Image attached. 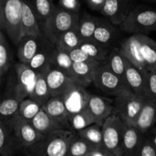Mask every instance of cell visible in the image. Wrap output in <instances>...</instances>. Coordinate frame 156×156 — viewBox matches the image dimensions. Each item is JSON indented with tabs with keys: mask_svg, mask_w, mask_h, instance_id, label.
Returning a JSON list of instances; mask_svg holds the SVG:
<instances>
[{
	"mask_svg": "<svg viewBox=\"0 0 156 156\" xmlns=\"http://www.w3.org/2000/svg\"><path fill=\"white\" fill-rule=\"evenodd\" d=\"M106 0H86V2L90 9L92 10L100 12L103 9Z\"/></svg>",
	"mask_w": 156,
	"mask_h": 156,
	"instance_id": "7bdbcfd3",
	"label": "cell"
},
{
	"mask_svg": "<svg viewBox=\"0 0 156 156\" xmlns=\"http://www.w3.org/2000/svg\"><path fill=\"white\" fill-rule=\"evenodd\" d=\"M156 25V10L137 7L133 9L120 28L128 34H146L152 31Z\"/></svg>",
	"mask_w": 156,
	"mask_h": 156,
	"instance_id": "8992f818",
	"label": "cell"
},
{
	"mask_svg": "<svg viewBox=\"0 0 156 156\" xmlns=\"http://www.w3.org/2000/svg\"><path fill=\"white\" fill-rule=\"evenodd\" d=\"M154 30H156V25H155V29H154Z\"/></svg>",
	"mask_w": 156,
	"mask_h": 156,
	"instance_id": "816d5d0a",
	"label": "cell"
},
{
	"mask_svg": "<svg viewBox=\"0 0 156 156\" xmlns=\"http://www.w3.org/2000/svg\"><path fill=\"white\" fill-rule=\"evenodd\" d=\"M147 1H151V2H156V0H147Z\"/></svg>",
	"mask_w": 156,
	"mask_h": 156,
	"instance_id": "f907efd6",
	"label": "cell"
},
{
	"mask_svg": "<svg viewBox=\"0 0 156 156\" xmlns=\"http://www.w3.org/2000/svg\"><path fill=\"white\" fill-rule=\"evenodd\" d=\"M76 133L69 129H58L44 136L27 151L33 156H67Z\"/></svg>",
	"mask_w": 156,
	"mask_h": 156,
	"instance_id": "7a4b0ae2",
	"label": "cell"
},
{
	"mask_svg": "<svg viewBox=\"0 0 156 156\" xmlns=\"http://www.w3.org/2000/svg\"><path fill=\"white\" fill-rule=\"evenodd\" d=\"M153 70H154V71H155V73H156V64H155V66H154V67H153Z\"/></svg>",
	"mask_w": 156,
	"mask_h": 156,
	"instance_id": "681fc988",
	"label": "cell"
},
{
	"mask_svg": "<svg viewBox=\"0 0 156 156\" xmlns=\"http://www.w3.org/2000/svg\"><path fill=\"white\" fill-rule=\"evenodd\" d=\"M122 54L143 73L147 74L156 64V42L145 34H133L121 41Z\"/></svg>",
	"mask_w": 156,
	"mask_h": 156,
	"instance_id": "6da1fadb",
	"label": "cell"
},
{
	"mask_svg": "<svg viewBox=\"0 0 156 156\" xmlns=\"http://www.w3.org/2000/svg\"><path fill=\"white\" fill-rule=\"evenodd\" d=\"M87 156H105V147H96Z\"/></svg>",
	"mask_w": 156,
	"mask_h": 156,
	"instance_id": "ee69618b",
	"label": "cell"
},
{
	"mask_svg": "<svg viewBox=\"0 0 156 156\" xmlns=\"http://www.w3.org/2000/svg\"><path fill=\"white\" fill-rule=\"evenodd\" d=\"M32 5L42 27L53 12L56 5L53 4V0H32Z\"/></svg>",
	"mask_w": 156,
	"mask_h": 156,
	"instance_id": "8d00e7d4",
	"label": "cell"
},
{
	"mask_svg": "<svg viewBox=\"0 0 156 156\" xmlns=\"http://www.w3.org/2000/svg\"><path fill=\"white\" fill-rule=\"evenodd\" d=\"M143 138V133L133 125L125 123L123 137V156H136Z\"/></svg>",
	"mask_w": 156,
	"mask_h": 156,
	"instance_id": "d6986e66",
	"label": "cell"
},
{
	"mask_svg": "<svg viewBox=\"0 0 156 156\" xmlns=\"http://www.w3.org/2000/svg\"><path fill=\"white\" fill-rule=\"evenodd\" d=\"M148 97L140 95L127 90L115 96L114 100V114L123 122L133 125L136 120Z\"/></svg>",
	"mask_w": 156,
	"mask_h": 156,
	"instance_id": "5b68a950",
	"label": "cell"
},
{
	"mask_svg": "<svg viewBox=\"0 0 156 156\" xmlns=\"http://www.w3.org/2000/svg\"><path fill=\"white\" fill-rule=\"evenodd\" d=\"M70 129L77 133L95 123L94 117L88 108L81 112L69 116Z\"/></svg>",
	"mask_w": 156,
	"mask_h": 156,
	"instance_id": "d6a6232c",
	"label": "cell"
},
{
	"mask_svg": "<svg viewBox=\"0 0 156 156\" xmlns=\"http://www.w3.org/2000/svg\"><path fill=\"white\" fill-rule=\"evenodd\" d=\"M101 126L98 123H94L77 132L76 134L79 137L89 142L94 146L98 147H103V133H102Z\"/></svg>",
	"mask_w": 156,
	"mask_h": 156,
	"instance_id": "e575fe53",
	"label": "cell"
},
{
	"mask_svg": "<svg viewBox=\"0 0 156 156\" xmlns=\"http://www.w3.org/2000/svg\"><path fill=\"white\" fill-rule=\"evenodd\" d=\"M16 82L14 83L15 95L20 102L29 98L36 84L38 73L27 63L18 62L15 65Z\"/></svg>",
	"mask_w": 156,
	"mask_h": 156,
	"instance_id": "30bf717a",
	"label": "cell"
},
{
	"mask_svg": "<svg viewBox=\"0 0 156 156\" xmlns=\"http://www.w3.org/2000/svg\"><path fill=\"white\" fill-rule=\"evenodd\" d=\"M125 123L116 114H111L102 125L104 147L117 156H123V137Z\"/></svg>",
	"mask_w": 156,
	"mask_h": 156,
	"instance_id": "52a82bcc",
	"label": "cell"
},
{
	"mask_svg": "<svg viewBox=\"0 0 156 156\" xmlns=\"http://www.w3.org/2000/svg\"><path fill=\"white\" fill-rule=\"evenodd\" d=\"M23 0H0V26L11 41L18 45L24 36L21 25Z\"/></svg>",
	"mask_w": 156,
	"mask_h": 156,
	"instance_id": "3957f363",
	"label": "cell"
},
{
	"mask_svg": "<svg viewBox=\"0 0 156 156\" xmlns=\"http://www.w3.org/2000/svg\"><path fill=\"white\" fill-rule=\"evenodd\" d=\"M34 127L43 136L47 135L58 129H64L63 126L54 118L47 114L44 108L41 110L30 122Z\"/></svg>",
	"mask_w": 156,
	"mask_h": 156,
	"instance_id": "d4e9b609",
	"label": "cell"
},
{
	"mask_svg": "<svg viewBox=\"0 0 156 156\" xmlns=\"http://www.w3.org/2000/svg\"><path fill=\"white\" fill-rule=\"evenodd\" d=\"M9 90L5 98L0 104V115L3 119H10L16 115L21 103L15 95L14 85Z\"/></svg>",
	"mask_w": 156,
	"mask_h": 156,
	"instance_id": "f546056e",
	"label": "cell"
},
{
	"mask_svg": "<svg viewBox=\"0 0 156 156\" xmlns=\"http://www.w3.org/2000/svg\"><path fill=\"white\" fill-rule=\"evenodd\" d=\"M54 47L55 44H53L51 41H50L47 38L39 51L27 63L29 66L33 69L37 73H41V72L48 69L50 67V57H51L52 52H53Z\"/></svg>",
	"mask_w": 156,
	"mask_h": 156,
	"instance_id": "603a6c76",
	"label": "cell"
},
{
	"mask_svg": "<svg viewBox=\"0 0 156 156\" xmlns=\"http://www.w3.org/2000/svg\"><path fill=\"white\" fill-rule=\"evenodd\" d=\"M105 156H117V155H116L115 154H114L113 152H110V151H108V149H105Z\"/></svg>",
	"mask_w": 156,
	"mask_h": 156,
	"instance_id": "bcb514c9",
	"label": "cell"
},
{
	"mask_svg": "<svg viewBox=\"0 0 156 156\" xmlns=\"http://www.w3.org/2000/svg\"><path fill=\"white\" fill-rule=\"evenodd\" d=\"M11 121L20 150L28 149L44 136L34 127L30 122L24 120L18 114L12 117Z\"/></svg>",
	"mask_w": 156,
	"mask_h": 156,
	"instance_id": "8fae6325",
	"label": "cell"
},
{
	"mask_svg": "<svg viewBox=\"0 0 156 156\" xmlns=\"http://www.w3.org/2000/svg\"><path fill=\"white\" fill-rule=\"evenodd\" d=\"M93 83L96 88L108 95L117 96L123 91L130 90L127 84L113 73L105 62L96 68Z\"/></svg>",
	"mask_w": 156,
	"mask_h": 156,
	"instance_id": "ba28073f",
	"label": "cell"
},
{
	"mask_svg": "<svg viewBox=\"0 0 156 156\" xmlns=\"http://www.w3.org/2000/svg\"><path fill=\"white\" fill-rule=\"evenodd\" d=\"M82 39L78 32L77 27L72 28L62 34L56 41L55 45L69 52L80 47Z\"/></svg>",
	"mask_w": 156,
	"mask_h": 156,
	"instance_id": "1f68e13d",
	"label": "cell"
},
{
	"mask_svg": "<svg viewBox=\"0 0 156 156\" xmlns=\"http://www.w3.org/2000/svg\"><path fill=\"white\" fill-rule=\"evenodd\" d=\"M133 9L130 0H106L101 13L113 24L120 25Z\"/></svg>",
	"mask_w": 156,
	"mask_h": 156,
	"instance_id": "7c38bea8",
	"label": "cell"
},
{
	"mask_svg": "<svg viewBox=\"0 0 156 156\" xmlns=\"http://www.w3.org/2000/svg\"><path fill=\"white\" fill-rule=\"evenodd\" d=\"M88 108L94 117L95 123L102 126L105 120L114 114V100L91 94Z\"/></svg>",
	"mask_w": 156,
	"mask_h": 156,
	"instance_id": "5bb4252c",
	"label": "cell"
},
{
	"mask_svg": "<svg viewBox=\"0 0 156 156\" xmlns=\"http://www.w3.org/2000/svg\"><path fill=\"white\" fill-rule=\"evenodd\" d=\"M21 25L24 35L41 36L44 34L33 5L27 0H23Z\"/></svg>",
	"mask_w": 156,
	"mask_h": 156,
	"instance_id": "ac0fdd59",
	"label": "cell"
},
{
	"mask_svg": "<svg viewBox=\"0 0 156 156\" xmlns=\"http://www.w3.org/2000/svg\"><path fill=\"white\" fill-rule=\"evenodd\" d=\"M58 5L69 12L79 13L81 3L79 0H59Z\"/></svg>",
	"mask_w": 156,
	"mask_h": 156,
	"instance_id": "b9f144b4",
	"label": "cell"
},
{
	"mask_svg": "<svg viewBox=\"0 0 156 156\" xmlns=\"http://www.w3.org/2000/svg\"><path fill=\"white\" fill-rule=\"evenodd\" d=\"M119 37V32L109 20L100 19L96 27L93 39L107 47H111L113 43Z\"/></svg>",
	"mask_w": 156,
	"mask_h": 156,
	"instance_id": "cb8c5ba5",
	"label": "cell"
},
{
	"mask_svg": "<svg viewBox=\"0 0 156 156\" xmlns=\"http://www.w3.org/2000/svg\"><path fill=\"white\" fill-rule=\"evenodd\" d=\"M156 124V99L147 98L133 126L146 133Z\"/></svg>",
	"mask_w": 156,
	"mask_h": 156,
	"instance_id": "2e32d148",
	"label": "cell"
},
{
	"mask_svg": "<svg viewBox=\"0 0 156 156\" xmlns=\"http://www.w3.org/2000/svg\"><path fill=\"white\" fill-rule=\"evenodd\" d=\"M151 140V141H152V144H153V146H155V148L156 149V134L155 133H152V136L149 137Z\"/></svg>",
	"mask_w": 156,
	"mask_h": 156,
	"instance_id": "f6af8a7d",
	"label": "cell"
},
{
	"mask_svg": "<svg viewBox=\"0 0 156 156\" xmlns=\"http://www.w3.org/2000/svg\"><path fill=\"white\" fill-rule=\"evenodd\" d=\"M47 40L44 34L41 36L24 35L18 44V57L20 62L28 63Z\"/></svg>",
	"mask_w": 156,
	"mask_h": 156,
	"instance_id": "9a60e30c",
	"label": "cell"
},
{
	"mask_svg": "<svg viewBox=\"0 0 156 156\" xmlns=\"http://www.w3.org/2000/svg\"><path fill=\"white\" fill-rule=\"evenodd\" d=\"M24 155H25V156H33L32 155H30V154L28 152H27V151H24Z\"/></svg>",
	"mask_w": 156,
	"mask_h": 156,
	"instance_id": "7dc6e473",
	"label": "cell"
},
{
	"mask_svg": "<svg viewBox=\"0 0 156 156\" xmlns=\"http://www.w3.org/2000/svg\"><path fill=\"white\" fill-rule=\"evenodd\" d=\"M59 97L63 101L69 116H71L88 108L91 94L85 87L71 81Z\"/></svg>",
	"mask_w": 156,
	"mask_h": 156,
	"instance_id": "9c48e42d",
	"label": "cell"
},
{
	"mask_svg": "<svg viewBox=\"0 0 156 156\" xmlns=\"http://www.w3.org/2000/svg\"><path fill=\"white\" fill-rule=\"evenodd\" d=\"M155 125H156V124H155Z\"/></svg>",
	"mask_w": 156,
	"mask_h": 156,
	"instance_id": "f5cc1de1",
	"label": "cell"
},
{
	"mask_svg": "<svg viewBox=\"0 0 156 156\" xmlns=\"http://www.w3.org/2000/svg\"><path fill=\"white\" fill-rule=\"evenodd\" d=\"M79 13L69 12L56 5L50 18L42 26L43 34L53 44H56L59 37L67 30L78 26Z\"/></svg>",
	"mask_w": 156,
	"mask_h": 156,
	"instance_id": "277c9868",
	"label": "cell"
},
{
	"mask_svg": "<svg viewBox=\"0 0 156 156\" xmlns=\"http://www.w3.org/2000/svg\"><path fill=\"white\" fill-rule=\"evenodd\" d=\"M151 132L153 133H155L156 134V127L155 128H152V130H151Z\"/></svg>",
	"mask_w": 156,
	"mask_h": 156,
	"instance_id": "c3c4849f",
	"label": "cell"
},
{
	"mask_svg": "<svg viewBox=\"0 0 156 156\" xmlns=\"http://www.w3.org/2000/svg\"><path fill=\"white\" fill-rule=\"evenodd\" d=\"M73 59L69 55V52L55 45L50 57V67L56 68L63 72L69 77L73 64Z\"/></svg>",
	"mask_w": 156,
	"mask_h": 156,
	"instance_id": "4316f807",
	"label": "cell"
},
{
	"mask_svg": "<svg viewBox=\"0 0 156 156\" xmlns=\"http://www.w3.org/2000/svg\"><path fill=\"white\" fill-rule=\"evenodd\" d=\"M136 156H156V149L152 144L150 138L144 136Z\"/></svg>",
	"mask_w": 156,
	"mask_h": 156,
	"instance_id": "60d3db41",
	"label": "cell"
},
{
	"mask_svg": "<svg viewBox=\"0 0 156 156\" xmlns=\"http://www.w3.org/2000/svg\"><path fill=\"white\" fill-rule=\"evenodd\" d=\"M45 74L51 97L60 95L72 81L66 73L53 67H50Z\"/></svg>",
	"mask_w": 156,
	"mask_h": 156,
	"instance_id": "44dd1931",
	"label": "cell"
},
{
	"mask_svg": "<svg viewBox=\"0 0 156 156\" xmlns=\"http://www.w3.org/2000/svg\"><path fill=\"white\" fill-rule=\"evenodd\" d=\"M79 48L86 52L91 57L100 62L101 63L106 62L113 47H107L100 44L95 40H83Z\"/></svg>",
	"mask_w": 156,
	"mask_h": 156,
	"instance_id": "484cf974",
	"label": "cell"
},
{
	"mask_svg": "<svg viewBox=\"0 0 156 156\" xmlns=\"http://www.w3.org/2000/svg\"><path fill=\"white\" fill-rule=\"evenodd\" d=\"M126 58L122 54L119 47H113L110 53L109 56L106 62H105L108 68L114 73L121 79H123L125 82V70H126Z\"/></svg>",
	"mask_w": 156,
	"mask_h": 156,
	"instance_id": "f1b7e54d",
	"label": "cell"
},
{
	"mask_svg": "<svg viewBox=\"0 0 156 156\" xmlns=\"http://www.w3.org/2000/svg\"><path fill=\"white\" fill-rule=\"evenodd\" d=\"M20 150L10 119H1L0 121V155L14 156Z\"/></svg>",
	"mask_w": 156,
	"mask_h": 156,
	"instance_id": "4fadbf2b",
	"label": "cell"
},
{
	"mask_svg": "<svg viewBox=\"0 0 156 156\" xmlns=\"http://www.w3.org/2000/svg\"><path fill=\"white\" fill-rule=\"evenodd\" d=\"M146 96L156 99V73L153 69L146 74Z\"/></svg>",
	"mask_w": 156,
	"mask_h": 156,
	"instance_id": "ab89813d",
	"label": "cell"
},
{
	"mask_svg": "<svg viewBox=\"0 0 156 156\" xmlns=\"http://www.w3.org/2000/svg\"><path fill=\"white\" fill-rule=\"evenodd\" d=\"M99 21V18L87 13H85L81 17L77 26V30L82 41L92 39Z\"/></svg>",
	"mask_w": 156,
	"mask_h": 156,
	"instance_id": "4dcf8cb0",
	"label": "cell"
},
{
	"mask_svg": "<svg viewBox=\"0 0 156 156\" xmlns=\"http://www.w3.org/2000/svg\"><path fill=\"white\" fill-rule=\"evenodd\" d=\"M96 147L98 146H94L76 134L70 144L67 156H87Z\"/></svg>",
	"mask_w": 156,
	"mask_h": 156,
	"instance_id": "d590c367",
	"label": "cell"
},
{
	"mask_svg": "<svg viewBox=\"0 0 156 156\" xmlns=\"http://www.w3.org/2000/svg\"><path fill=\"white\" fill-rule=\"evenodd\" d=\"M44 111L59 122L65 129H70L69 116L62 99L59 96L52 97L43 106Z\"/></svg>",
	"mask_w": 156,
	"mask_h": 156,
	"instance_id": "ffe728a7",
	"label": "cell"
},
{
	"mask_svg": "<svg viewBox=\"0 0 156 156\" xmlns=\"http://www.w3.org/2000/svg\"><path fill=\"white\" fill-rule=\"evenodd\" d=\"M69 55L71 56V59L75 62H87L95 66H98L100 64H101L100 62L91 57L86 52L79 47L70 50Z\"/></svg>",
	"mask_w": 156,
	"mask_h": 156,
	"instance_id": "f35d334b",
	"label": "cell"
},
{
	"mask_svg": "<svg viewBox=\"0 0 156 156\" xmlns=\"http://www.w3.org/2000/svg\"><path fill=\"white\" fill-rule=\"evenodd\" d=\"M98 66L87 62H73L69 78L73 82L88 87L94 82V73Z\"/></svg>",
	"mask_w": 156,
	"mask_h": 156,
	"instance_id": "7402d4cb",
	"label": "cell"
},
{
	"mask_svg": "<svg viewBox=\"0 0 156 156\" xmlns=\"http://www.w3.org/2000/svg\"><path fill=\"white\" fill-rule=\"evenodd\" d=\"M125 79L131 91L140 95L146 96V74L139 69L127 59L126 61Z\"/></svg>",
	"mask_w": 156,
	"mask_h": 156,
	"instance_id": "e0dca14e",
	"label": "cell"
},
{
	"mask_svg": "<svg viewBox=\"0 0 156 156\" xmlns=\"http://www.w3.org/2000/svg\"><path fill=\"white\" fill-rule=\"evenodd\" d=\"M12 64V54L10 47H9L4 31L1 30V33H0V76H1V79H3V76L11 68Z\"/></svg>",
	"mask_w": 156,
	"mask_h": 156,
	"instance_id": "836d02e7",
	"label": "cell"
},
{
	"mask_svg": "<svg viewBox=\"0 0 156 156\" xmlns=\"http://www.w3.org/2000/svg\"><path fill=\"white\" fill-rule=\"evenodd\" d=\"M42 108V106L37 102L27 98L20 103L19 109L17 114L24 120L31 122Z\"/></svg>",
	"mask_w": 156,
	"mask_h": 156,
	"instance_id": "74e56055",
	"label": "cell"
},
{
	"mask_svg": "<svg viewBox=\"0 0 156 156\" xmlns=\"http://www.w3.org/2000/svg\"><path fill=\"white\" fill-rule=\"evenodd\" d=\"M46 71L38 73L35 86L29 95V98L37 102L40 105L42 106V108L52 98L46 80Z\"/></svg>",
	"mask_w": 156,
	"mask_h": 156,
	"instance_id": "83f0119b",
	"label": "cell"
}]
</instances>
